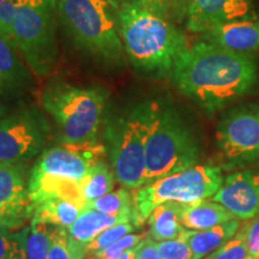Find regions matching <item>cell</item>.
I'll use <instances>...</instances> for the list:
<instances>
[{"mask_svg":"<svg viewBox=\"0 0 259 259\" xmlns=\"http://www.w3.org/2000/svg\"><path fill=\"white\" fill-rule=\"evenodd\" d=\"M115 177L111 164L101 160L94 166L84 179L80 181V187L87 203L95 200L105 194L112 192L115 184Z\"/></svg>","mask_w":259,"mask_h":259,"instance_id":"23","label":"cell"},{"mask_svg":"<svg viewBox=\"0 0 259 259\" xmlns=\"http://www.w3.org/2000/svg\"><path fill=\"white\" fill-rule=\"evenodd\" d=\"M234 219L233 213L213 200L210 202L204 199L190 204H181V225L189 231H203Z\"/></svg>","mask_w":259,"mask_h":259,"instance_id":"18","label":"cell"},{"mask_svg":"<svg viewBox=\"0 0 259 259\" xmlns=\"http://www.w3.org/2000/svg\"><path fill=\"white\" fill-rule=\"evenodd\" d=\"M52 228L53 226L46 222L31 219L27 238L28 259H48Z\"/></svg>","mask_w":259,"mask_h":259,"instance_id":"25","label":"cell"},{"mask_svg":"<svg viewBox=\"0 0 259 259\" xmlns=\"http://www.w3.org/2000/svg\"><path fill=\"white\" fill-rule=\"evenodd\" d=\"M24 220L17 218V216L11 215L5 210L0 209V227H6V228L17 229L24 225Z\"/></svg>","mask_w":259,"mask_h":259,"instance_id":"36","label":"cell"},{"mask_svg":"<svg viewBox=\"0 0 259 259\" xmlns=\"http://www.w3.org/2000/svg\"><path fill=\"white\" fill-rule=\"evenodd\" d=\"M120 259H135V248H132V250H128L124 255H122Z\"/></svg>","mask_w":259,"mask_h":259,"instance_id":"37","label":"cell"},{"mask_svg":"<svg viewBox=\"0 0 259 259\" xmlns=\"http://www.w3.org/2000/svg\"><path fill=\"white\" fill-rule=\"evenodd\" d=\"M128 221H131L130 216L108 215L94 209L83 208L76 221L67 228V233L74 241L87 246L108 227Z\"/></svg>","mask_w":259,"mask_h":259,"instance_id":"19","label":"cell"},{"mask_svg":"<svg viewBox=\"0 0 259 259\" xmlns=\"http://www.w3.org/2000/svg\"><path fill=\"white\" fill-rule=\"evenodd\" d=\"M135 259H162L157 248V241L150 235L145 238L135 247Z\"/></svg>","mask_w":259,"mask_h":259,"instance_id":"33","label":"cell"},{"mask_svg":"<svg viewBox=\"0 0 259 259\" xmlns=\"http://www.w3.org/2000/svg\"><path fill=\"white\" fill-rule=\"evenodd\" d=\"M113 2L116 3V4H118L119 6H121V5L126 4V3H130V2H132V0H113Z\"/></svg>","mask_w":259,"mask_h":259,"instance_id":"38","label":"cell"},{"mask_svg":"<svg viewBox=\"0 0 259 259\" xmlns=\"http://www.w3.org/2000/svg\"><path fill=\"white\" fill-rule=\"evenodd\" d=\"M149 2L153 3L155 6H157L174 21L183 19L184 0H149Z\"/></svg>","mask_w":259,"mask_h":259,"instance_id":"35","label":"cell"},{"mask_svg":"<svg viewBox=\"0 0 259 259\" xmlns=\"http://www.w3.org/2000/svg\"><path fill=\"white\" fill-rule=\"evenodd\" d=\"M135 225L132 222H121L116 223V225L108 227L105 231L100 233L92 242H89L85 246V253L87 254H95L97 252L105 250L106 247H108L109 245H112L113 242H115L119 239H121L122 236L130 234L135 229Z\"/></svg>","mask_w":259,"mask_h":259,"instance_id":"27","label":"cell"},{"mask_svg":"<svg viewBox=\"0 0 259 259\" xmlns=\"http://www.w3.org/2000/svg\"><path fill=\"white\" fill-rule=\"evenodd\" d=\"M29 198L32 210L48 199L60 198L76 203L80 209L85 206L80 181L54 176H29ZM34 212V211H32Z\"/></svg>","mask_w":259,"mask_h":259,"instance_id":"17","label":"cell"},{"mask_svg":"<svg viewBox=\"0 0 259 259\" xmlns=\"http://www.w3.org/2000/svg\"><path fill=\"white\" fill-rule=\"evenodd\" d=\"M157 248L162 259H194L185 235H180L170 240L157 241Z\"/></svg>","mask_w":259,"mask_h":259,"instance_id":"29","label":"cell"},{"mask_svg":"<svg viewBox=\"0 0 259 259\" xmlns=\"http://www.w3.org/2000/svg\"><path fill=\"white\" fill-rule=\"evenodd\" d=\"M3 2V0H0V3H2Z\"/></svg>","mask_w":259,"mask_h":259,"instance_id":"42","label":"cell"},{"mask_svg":"<svg viewBox=\"0 0 259 259\" xmlns=\"http://www.w3.org/2000/svg\"><path fill=\"white\" fill-rule=\"evenodd\" d=\"M147 234H130L122 236L121 239L113 242L105 250L97 252L95 255L100 259H120L128 250H132L145 238Z\"/></svg>","mask_w":259,"mask_h":259,"instance_id":"30","label":"cell"},{"mask_svg":"<svg viewBox=\"0 0 259 259\" xmlns=\"http://www.w3.org/2000/svg\"><path fill=\"white\" fill-rule=\"evenodd\" d=\"M85 259H100V258H97L95 254H89V257H87Z\"/></svg>","mask_w":259,"mask_h":259,"instance_id":"39","label":"cell"},{"mask_svg":"<svg viewBox=\"0 0 259 259\" xmlns=\"http://www.w3.org/2000/svg\"><path fill=\"white\" fill-rule=\"evenodd\" d=\"M211 198L235 219L255 218L259 215V173L241 170L231 174L223 179L220 190Z\"/></svg>","mask_w":259,"mask_h":259,"instance_id":"14","label":"cell"},{"mask_svg":"<svg viewBox=\"0 0 259 259\" xmlns=\"http://www.w3.org/2000/svg\"><path fill=\"white\" fill-rule=\"evenodd\" d=\"M203 40L248 56L259 51V19L244 17L225 22L204 32Z\"/></svg>","mask_w":259,"mask_h":259,"instance_id":"16","label":"cell"},{"mask_svg":"<svg viewBox=\"0 0 259 259\" xmlns=\"http://www.w3.org/2000/svg\"><path fill=\"white\" fill-rule=\"evenodd\" d=\"M250 0H184L183 21L192 32L211 30L216 25L251 14Z\"/></svg>","mask_w":259,"mask_h":259,"instance_id":"13","label":"cell"},{"mask_svg":"<svg viewBox=\"0 0 259 259\" xmlns=\"http://www.w3.org/2000/svg\"><path fill=\"white\" fill-rule=\"evenodd\" d=\"M84 208L97 210L108 215H124L131 218L132 196L126 187H120L114 192H109L87 203Z\"/></svg>","mask_w":259,"mask_h":259,"instance_id":"24","label":"cell"},{"mask_svg":"<svg viewBox=\"0 0 259 259\" xmlns=\"http://www.w3.org/2000/svg\"><path fill=\"white\" fill-rule=\"evenodd\" d=\"M48 259H73L69 248L67 229L53 226L51 232L50 257Z\"/></svg>","mask_w":259,"mask_h":259,"instance_id":"31","label":"cell"},{"mask_svg":"<svg viewBox=\"0 0 259 259\" xmlns=\"http://www.w3.org/2000/svg\"><path fill=\"white\" fill-rule=\"evenodd\" d=\"M246 226V244L248 254L254 259L259 255V219Z\"/></svg>","mask_w":259,"mask_h":259,"instance_id":"34","label":"cell"},{"mask_svg":"<svg viewBox=\"0 0 259 259\" xmlns=\"http://www.w3.org/2000/svg\"><path fill=\"white\" fill-rule=\"evenodd\" d=\"M118 22L126 56L141 74H170L189 47L174 19L149 0H132L121 5Z\"/></svg>","mask_w":259,"mask_h":259,"instance_id":"2","label":"cell"},{"mask_svg":"<svg viewBox=\"0 0 259 259\" xmlns=\"http://www.w3.org/2000/svg\"><path fill=\"white\" fill-rule=\"evenodd\" d=\"M216 139L229 162L245 163L259 158V107H235L220 121Z\"/></svg>","mask_w":259,"mask_h":259,"instance_id":"10","label":"cell"},{"mask_svg":"<svg viewBox=\"0 0 259 259\" xmlns=\"http://www.w3.org/2000/svg\"><path fill=\"white\" fill-rule=\"evenodd\" d=\"M170 76L183 95L213 114L250 92L258 71L247 54L202 40L186 48Z\"/></svg>","mask_w":259,"mask_h":259,"instance_id":"1","label":"cell"},{"mask_svg":"<svg viewBox=\"0 0 259 259\" xmlns=\"http://www.w3.org/2000/svg\"><path fill=\"white\" fill-rule=\"evenodd\" d=\"M245 259H254V258H253V257H251V255H250V254H248V255H247V257H246Z\"/></svg>","mask_w":259,"mask_h":259,"instance_id":"40","label":"cell"},{"mask_svg":"<svg viewBox=\"0 0 259 259\" xmlns=\"http://www.w3.org/2000/svg\"><path fill=\"white\" fill-rule=\"evenodd\" d=\"M80 209L76 203L54 198L45 200L34 208L31 219H37L48 225L67 229L78 218Z\"/></svg>","mask_w":259,"mask_h":259,"instance_id":"22","label":"cell"},{"mask_svg":"<svg viewBox=\"0 0 259 259\" xmlns=\"http://www.w3.org/2000/svg\"><path fill=\"white\" fill-rule=\"evenodd\" d=\"M151 119V100L128 107L106 120L103 144L116 181L126 189L143 186L145 144Z\"/></svg>","mask_w":259,"mask_h":259,"instance_id":"6","label":"cell"},{"mask_svg":"<svg viewBox=\"0 0 259 259\" xmlns=\"http://www.w3.org/2000/svg\"><path fill=\"white\" fill-rule=\"evenodd\" d=\"M119 8L113 0H57L58 19L74 46L111 67L125 63Z\"/></svg>","mask_w":259,"mask_h":259,"instance_id":"3","label":"cell"},{"mask_svg":"<svg viewBox=\"0 0 259 259\" xmlns=\"http://www.w3.org/2000/svg\"><path fill=\"white\" fill-rule=\"evenodd\" d=\"M106 147L99 141L87 144H61L38 156L29 176H54L82 181L97 162L105 160Z\"/></svg>","mask_w":259,"mask_h":259,"instance_id":"11","label":"cell"},{"mask_svg":"<svg viewBox=\"0 0 259 259\" xmlns=\"http://www.w3.org/2000/svg\"><path fill=\"white\" fill-rule=\"evenodd\" d=\"M57 22V0H21L14 44L37 77L50 74L58 60Z\"/></svg>","mask_w":259,"mask_h":259,"instance_id":"8","label":"cell"},{"mask_svg":"<svg viewBox=\"0 0 259 259\" xmlns=\"http://www.w3.org/2000/svg\"><path fill=\"white\" fill-rule=\"evenodd\" d=\"M108 95L101 87H78L61 79L47 83L41 94V105L56 125L61 144L99 141Z\"/></svg>","mask_w":259,"mask_h":259,"instance_id":"4","label":"cell"},{"mask_svg":"<svg viewBox=\"0 0 259 259\" xmlns=\"http://www.w3.org/2000/svg\"><path fill=\"white\" fill-rule=\"evenodd\" d=\"M248 255L246 244V226L235 233L222 247L204 259H245Z\"/></svg>","mask_w":259,"mask_h":259,"instance_id":"28","label":"cell"},{"mask_svg":"<svg viewBox=\"0 0 259 259\" xmlns=\"http://www.w3.org/2000/svg\"><path fill=\"white\" fill-rule=\"evenodd\" d=\"M15 231L16 229L0 227V259H28L29 227Z\"/></svg>","mask_w":259,"mask_h":259,"instance_id":"26","label":"cell"},{"mask_svg":"<svg viewBox=\"0 0 259 259\" xmlns=\"http://www.w3.org/2000/svg\"><path fill=\"white\" fill-rule=\"evenodd\" d=\"M25 163L0 162V209L27 221L32 218Z\"/></svg>","mask_w":259,"mask_h":259,"instance_id":"15","label":"cell"},{"mask_svg":"<svg viewBox=\"0 0 259 259\" xmlns=\"http://www.w3.org/2000/svg\"><path fill=\"white\" fill-rule=\"evenodd\" d=\"M34 76L14 42L0 35V113L27 105L35 88Z\"/></svg>","mask_w":259,"mask_h":259,"instance_id":"12","label":"cell"},{"mask_svg":"<svg viewBox=\"0 0 259 259\" xmlns=\"http://www.w3.org/2000/svg\"><path fill=\"white\" fill-rule=\"evenodd\" d=\"M21 0H3L0 3V35L14 42V23Z\"/></svg>","mask_w":259,"mask_h":259,"instance_id":"32","label":"cell"},{"mask_svg":"<svg viewBox=\"0 0 259 259\" xmlns=\"http://www.w3.org/2000/svg\"><path fill=\"white\" fill-rule=\"evenodd\" d=\"M180 203L168 202L157 205L148 218L150 232L149 235L155 241H164L176 239L186 232L181 225Z\"/></svg>","mask_w":259,"mask_h":259,"instance_id":"21","label":"cell"},{"mask_svg":"<svg viewBox=\"0 0 259 259\" xmlns=\"http://www.w3.org/2000/svg\"><path fill=\"white\" fill-rule=\"evenodd\" d=\"M255 259H259V255H258V257H257V258H255Z\"/></svg>","mask_w":259,"mask_h":259,"instance_id":"41","label":"cell"},{"mask_svg":"<svg viewBox=\"0 0 259 259\" xmlns=\"http://www.w3.org/2000/svg\"><path fill=\"white\" fill-rule=\"evenodd\" d=\"M223 183L221 169L210 164H194L187 169L136 189L132 194L131 222L136 227L148 220L163 203L190 204L211 198Z\"/></svg>","mask_w":259,"mask_h":259,"instance_id":"7","label":"cell"},{"mask_svg":"<svg viewBox=\"0 0 259 259\" xmlns=\"http://www.w3.org/2000/svg\"><path fill=\"white\" fill-rule=\"evenodd\" d=\"M52 132L36 106L25 105L0 119V162L27 163L45 150Z\"/></svg>","mask_w":259,"mask_h":259,"instance_id":"9","label":"cell"},{"mask_svg":"<svg viewBox=\"0 0 259 259\" xmlns=\"http://www.w3.org/2000/svg\"><path fill=\"white\" fill-rule=\"evenodd\" d=\"M199 154L198 142L176 107L151 100L143 185L194 166Z\"/></svg>","mask_w":259,"mask_h":259,"instance_id":"5","label":"cell"},{"mask_svg":"<svg viewBox=\"0 0 259 259\" xmlns=\"http://www.w3.org/2000/svg\"><path fill=\"white\" fill-rule=\"evenodd\" d=\"M238 229L239 222L234 219L203 231L186 229L184 235L193 252L194 259H204L222 247L229 239L235 235Z\"/></svg>","mask_w":259,"mask_h":259,"instance_id":"20","label":"cell"}]
</instances>
